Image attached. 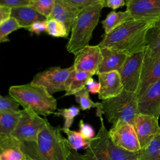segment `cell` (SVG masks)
I'll list each match as a JSON object with an SVG mask.
<instances>
[{"mask_svg":"<svg viewBox=\"0 0 160 160\" xmlns=\"http://www.w3.org/2000/svg\"><path fill=\"white\" fill-rule=\"evenodd\" d=\"M21 149L26 157L32 160H68L71 151L61 128L52 126L48 121L36 141H21Z\"/></svg>","mask_w":160,"mask_h":160,"instance_id":"obj_1","label":"cell"},{"mask_svg":"<svg viewBox=\"0 0 160 160\" xmlns=\"http://www.w3.org/2000/svg\"><path fill=\"white\" fill-rule=\"evenodd\" d=\"M70 4L81 9L89 6L98 3H102L105 7L106 0H64Z\"/></svg>","mask_w":160,"mask_h":160,"instance_id":"obj_34","label":"cell"},{"mask_svg":"<svg viewBox=\"0 0 160 160\" xmlns=\"http://www.w3.org/2000/svg\"><path fill=\"white\" fill-rule=\"evenodd\" d=\"M20 104L11 96H0V112L20 111Z\"/></svg>","mask_w":160,"mask_h":160,"instance_id":"obj_32","label":"cell"},{"mask_svg":"<svg viewBox=\"0 0 160 160\" xmlns=\"http://www.w3.org/2000/svg\"><path fill=\"white\" fill-rule=\"evenodd\" d=\"M139 114H148L159 118L160 115V80L151 84L138 97Z\"/></svg>","mask_w":160,"mask_h":160,"instance_id":"obj_14","label":"cell"},{"mask_svg":"<svg viewBox=\"0 0 160 160\" xmlns=\"http://www.w3.org/2000/svg\"><path fill=\"white\" fill-rule=\"evenodd\" d=\"M160 80V56L148 68L142 70L140 85L137 96L141 95L152 84Z\"/></svg>","mask_w":160,"mask_h":160,"instance_id":"obj_21","label":"cell"},{"mask_svg":"<svg viewBox=\"0 0 160 160\" xmlns=\"http://www.w3.org/2000/svg\"><path fill=\"white\" fill-rule=\"evenodd\" d=\"M100 128L96 136L85 148L87 160H138V152H133L117 146L111 139L102 116L98 117Z\"/></svg>","mask_w":160,"mask_h":160,"instance_id":"obj_6","label":"cell"},{"mask_svg":"<svg viewBox=\"0 0 160 160\" xmlns=\"http://www.w3.org/2000/svg\"><path fill=\"white\" fill-rule=\"evenodd\" d=\"M152 24L146 21L131 19L104 34L98 46L118 51L127 56L144 51L146 46L147 32Z\"/></svg>","mask_w":160,"mask_h":160,"instance_id":"obj_2","label":"cell"},{"mask_svg":"<svg viewBox=\"0 0 160 160\" xmlns=\"http://www.w3.org/2000/svg\"><path fill=\"white\" fill-rule=\"evenodd\" d=\"M94 74L91 72L74 70L69 75L66 83L64 96L74 95L86 87L88 79Z\"/></svg>","mask_w":160,"mask_h":160,"instance_id":"obj_22","label":"cell"},{"mask_svg":"<svg viewBox=\"0 0 160 160\" xmlns=\"http://www.w3.org/2000/svg\"><path fill=\"white\" fill-rule=\"evenodd\" d=\"M68 160H87L84 155L81 154L78 152V151H75L71 149V152L69 154Z\"/></svg>","mask_w":160,"mask_h":160,"instance_id":"obj_40","label":"cell"},{"mask_svg":"<svg viewBox=\"0 0 160 160\" xmlns=\"http://www.w3.org/2000/svg\"><path fill=\"white\" fill-rule=\"evenodd\" d=\"M104 7L102 3H98L80 9L72 25L71 36L66 44V49L69 52L75 55L89 45Z\"/></svg>","mask_w":160,"mask_h":160,"instance_id":"obj_4","label":"cell"},{"mask_svg":"<svg viewBox=\"0 0 160 160\" xmlns=\"http://www.w3.org/2000/svg\"><path fill=\"white\" fill-rule=\"evenodd\" d=\"M21 141L12 136L0 135V160H22Z\"/></svg>","mask_w":160,"mask_h":160,"instance_id":"obj_19","label":"cell"},{"mask_svg":"<svg viewBox=\"0 0 160 160\" xmlns=\"http://www.w3.org/2000/svg\"><path fill=\"white\" fill-rule=\"evenodd\" d=\"M160 56V27L152 26L146 34V46L142 69L148 68Z\"/></svg>","mask_w":160,"mask_h":160,"instance_id":"obj_17","label":"cell"},{"mask_svg":"<svg viewBox=\"0 0 160 160\" xmlns=\"http://www.w3.org/2000/svg\"><path fill=\"white\" fill-rule=\"evenodd\" d=\"M61 130L67 135V139L71 149L78 151L88 146L90 141L84 138L79 132L64 128H61Z\"/></svg>","mask_w":160,"mask_h":160,"instance_id":"obj_26","label":"cell"},{"mask_svg":"<svg viewBox=\"0 0 160 160\" xmlns=\"http://www.w3.org/2000/svg\"><path fill=\"white\" fill-rule=\"evenodd\" d=\"M153 26H157V27H160V19L156 21H155L154 22H153L152 24Z\"/></svg>","mask_w":160,"mask_h":160,"instance_id":"obj_41","label":"cell"},{"mask_svg":"<svg viewBox=\"0 0 160 160\" xmlns=\"http://www.w3.org/2000/svg\"><path fill=\"white\" fill-rule=\"evenodd\" d=\"M47 33L56 38H65L68 36L69 32L66 26L61 22L52 18L47 19Z\"/></svg>","mask_w":160,"mask_h":160,"instance_id":"obj_28","label":"cell"},{"mask_svg":"<svg viewBox=\"0 0 160 160\" xmlns=\"http://www.w3.org/2000/svg\"><path fill=\"white\" fill-rule=\"evenodd\" d=\"M138 160H160V135L153 138L138 152Z\"/></svg>","mask_w":160,"mask_h":160,"instance_id":"obj_25","label":"cell"},{"mask_svg":"<svg viewBox=\"0 0 160 160\" xmlns=\"http://www.w3.org/2000/svg\"><path fill=\"white\" fill-rule=\"evenodd\" d=\"M47 29V20L44 21H38L33 23L28 30L37 35H39L41 33L46 31Z\"/></svg>","mask_w":160,"mask_h":160,"instance_id":"obj_36","label":"cell"},{"mask_svg":"<svg viewBox=\"0 0 160 160\" xmlns=\"http://www.w3.org/2000/svg\"><path fill=\"white\" fill-rule=\"evenodd\" d=\"M73 63L74 69L98 74L102 56L101 48L98 45H88L75 55Z\"/></svg>","mask_w":160,"mask_h":160,"instance_id":"obj_12","label":"cell"},{"mask_svg":"<svg viewBox=\"0 0 160 160\" xmlns=\"http://www.w3.org/2000/svg\"><path fill=\"white\" fill-rule=\"evenodd\" d=\"M74 96L76 101L79 104L81 109L82 111L88 110L92 108H98L100 105V102H95L90 98L89 92L86 87L75 93Z\"/></svg>","mask_w":160,"mask_h":160,"instance_id":"obj_27","label":"cell"},{"mask_svg":"<svg viewBox=\"0 0 160 160\" xmlns=\"http://www.w3.org/2000/svg\"><path fill=\"white\" fill-rule=\"evenodd\" d=\"M126 6L133 19L153 23L160 19V0H126Z\"/></svg>","mask_w":160,"mask_h":160,"instance_id":"obj_11","label":"cell"},{"mask_svg":"<svg viewBox=\"0 0 160 160\" xmlns=\"http://www.w3.org/2000/svg\"><path fill=\"white\" fill-rule=\"evenodd\" d=\"M9 94L23 108L32 110L39 115L47 116L54 114L57 109V101L43 86L31 82L28 84L12 86Z\"/></svg>","mask_w":160,"mask_h":160,"instance_id":"obj_3","label":"cell"},{"mask_svg":"<svg viewBox=\"0 0 160 160\" xmlns=\"http://www.w3.org/2000/svg\"><path fill=\"white\" fill-rule=\"evenodd\" d=\"M126 5L124 0H106L105 7L110 8L114 10Z\"/></svg>","mask_w":160,"mask_h":160,"instance_id":"obj_39","label":"cell"},{"mask_svg":"<svg viewBox=\"0 0 160 160\" xmlns=\"http://www.w3.org/2000/svg\"><path fill=\"white\" fill-rule=\"evenodd\" d=\"M11 17L14 18L22 28L28 29L33 23L46 21L48 18L41 14L31 6L12 9Z\"/></svg>","mask_w":160,"mask_h":160,"instance_id":"obj_20","label":"cell"},{"mask_svg":"<svg viewBox=\"0 0 160 160\" xmlns=\"http://www.w3.org/2000/svg\"><path fill=\"white\" fill-rule=\"evenodd\" d=\"M79 132L86 139L90 141L96 136L94 128L89 124L84 122L82 119L80 120L79 122Z\"/></svg>","mask_w":160,"mask_h":160,"instance_id":"obj_33","label":"cell"},{"mask_svg":"<svg viewBox=\"0 0 160 160\" xmlns=\"http://www.w3.org/2000/svg\"><path fill=\"white\" fill-rule=\"evenodd\" d=\"M21 28H22V27L13 17L0 23V42H6L9 41L8 35L13 31Z\"/></svg>","mask_w":160,"mask_h":160,"instance_id":"obj_29","label":"cell"},{"mask_svg":"<svg viewBox=\"0 0 160 160\" xmlns=\"http://www.w3.org/2000/svg\"><path fill=\"white\" fill-rule=\"evenodd\" d=\"M74 70L73 66L66 68L51 67L36 74L31 82L44 87L52 94L66 90V81Z\"/></svg>","mask_w":160,"mask_h":160,"instance_id":"obj_9","label":"cell"},{"mask_svg":"<svg viewBox=\"0 0 160 160\" xmlns=\"http://www.w3.org/2000/svg\"><path fill=\"white\" fill-rule=\"evenodd\" d=\"M145 50L127 56L119 71L124 89L137 94L142 70Z\"/></svg>","mask_w":160,"mask_h":160,"instance_id":"obj_8","label":"cell"},{"mask_svg":"<svg viewBox=\"0 0 160 160\" xmlns=\"http://www.w3.org/2000/svg\"><path fill=\"white\" fill-rule=\"evenodd\" d=\"M12 9L6 6H0V23L11 18Z\"/></svg>","mask_w":160,"mask_h":160,"instance_id":"obj_38","label":"cell"},{"mask_svg":"<svg viewBox=\"0 0 160 160\" xmlns=\"http://www.w3.org/2000/svg\"><path fill=\"white\" fill-rule=\"evenodd\" d=\"M109 134L113 142L119 148L129 152H138L141 146L133 124L119 122L112 125Z\"/></svg>","mask_w":160,"mask_h":160,"instance_id":"obj_10","label":"cell"},{"mask_svg":"<svg viewBox=\"0 0 160 160\" xmlns=\"http://www.w3.org/2000/svg\"><path fill=\"white\" fill-rule=\"evenodd\" d=\"M79 111L80 109L79 108L72 106L68 108L58 109V111L55 112L54 114L61 116L64 119L63 128L70 129L74 118L79 114Z\"/></svg>","mask_w":160,"mask_h":160,"instance_id":"obj_30","label":"cell"},{"mask_svg":"<svg viewBox=\"0 0 160 160\" xmlns=\"http://www.w3.org/2000/svg\"><path fill=\"white\" fill-rule=\"evenodd\" d=\"M31 0H0V6H6L11 9L31 6Z\"/></svg>","mask_w":160,"mask_h":160,"instance_id":"obj_35","label":"cell"},{"mask_svg":"<svg viewBox=\"0 0 160 160\" xmlns=\"http://www.w3.org/2000/svg\"><path fill=\"white\" fill-rule=\"evenodd\" d=\"M21 115V110L0 112V135H11L18 124Z\"/></svg>","mask_w":160,"mask_h":160,"instance_id":"obj_23","label":"cell"},{"mask_svg":"<svg viewBox=\"0 0 160 160\" xmlns=\"http://www.w3.org/2000/svg\"><path fill=\"white\" fill-rule=\"evenodd\" d=\"M22 160H32V159H30V158H27V157H24V158L22 159Z\"/></svg>","mask_w":160,"mask_h":160,"instance_id":"obj_42","label":"cell"},{"mask_svg":"<svg viewBox=\"0 0 160 160\" xmlns=\"http://www.w3.org/2000/svg\"><path fill=\"white\" fill-rule=\"evenodd\" d=\"M131 19H132V18L126 10L125 11L116 12L112 11L110 12L105 19L102 21L105 34L109 33L115 28Z\"/></svg>","mask_w":160,"mask_h":160,"instance_id":"obj_24","label":"cell"},{"mask_svg":"<svg viewBox=\"0 0 160 160\" xmlns=\"http://www.w3.org/2000/svg\"><path fill=\"white\" fill-rule=\"evenodd\" d=\"M79 11V9L64 0H55L52 12L49 18L56 19L62 23L69 32Z\"/></svg>","mask_w":160,"mask_h":160,"instance_id":"obj_16","label":"cell"},{"mask_svg":"<svg viewBox=\"0 0 160 160\" xmlns=\"http://www.w3.org/2000/svg\"><path fill=\"white\" fill-rule=\"evenodd\" d=\"M101 49L102 59L99 66L98 74L113 71L119 72L128 56L108 48H101Z\"/></svg>","mask_w":160,"mask_h":160,"instance_id":"obj_18","label":"cell"},{"mask_svg":"<svg viewBox=\"0 0 160 160\" xmlns=\"http://www.w3.org/2000/svg\"><path fill=\"white\" fill-rule=\"evenodd\" d=\"M134 126L138 135L141 148L147 145L153 138L160 135L158 118L148 114H138Z\"/></svg>","mask_w":160,"mask_h":160,"instance_id":"obj_13","label":"cell"},{"mask_svg":"<svg viewBox=\"0 0 160 160\" xmlns=\"http://www.w3.org/2000/svg\"><path fill=\"white\" fill-rule=\"evenodd\" d=\"M55 0H31V6L48 19L51 14Z\"/></svg>","mask_w":160,"mask_h":160,"instance_id":"obj_31","label":"cell"},{"mask_svg":"<svg viewBox=\"0 0 160 160\" xmlns=\"http://www.w3.org/2000/svg\"><path fill=\"white\" fill-rule=\"evenodd\" d=\"M86 87L89 92L92 94H98L100 91L99 82H97L92 78L88 79Z\"/></svg>","mask_w":160,"mask_h":160,"instance_id":"obj_37","label":"cell"},{"mask_svg":"<svg viewBox=\"0 0 160 160\" xmlns=\"http://www.w3.org/2000/svg\"><path fill=\"white\" fill-rule=\"evenodd\" d=\"M100 91L98 98L102 101L116 97L124 90L119 71H113L98 74Z\"/></svg>","mask_w":160,"mask_h":160,"instance_id":"obj_15","label":"cell"},{"mask_svg":"<svg viewBox=\"0 0 160 160\" xmlns=\"http://www.w3.org/2000/svg\"><path fill=\"white\" fill-rule=\"evenodd\" d=\"M21 114L18 124L11 136L21 141L36 142L48 119L29 109L21 110Z\"/></svg>","mask_w":160,"mask_h":160,"instance_id":"obj_7","label":"cell"},{"mask_svg":"<svg viewBox=\"0 0 160 160\" xmlns=\"http://www.w3.org/2000/svg\"><path fill=\"white\" fill-rule=\"evenodd\" d=\"M138 114L137 94L124 89L118 96L102 101L96 108V116L105 115L108 121L112 125L119 122L134 125Z\"/></svg>","mask_w":160,"mask_h":160,"instance_id":"obj_5","label":"cell"}]
</instances>
